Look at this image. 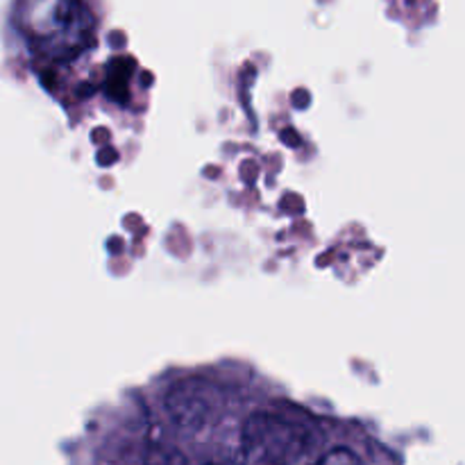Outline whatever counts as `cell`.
Instances as JSON below:
<instances>
[{"label": "cell", "mask_w": 465, "mask_h": 465, "mask_svg": "<svg viewBox=\"0 0 465 465\" xmlns=\"http://www.w3.org/2000/svg\"><path fill=\"white\" fill-rule=\"evenodd\" d=\"M313 465H363V461L352 452V450L336 448L331 450V452L322 454Z\"/></svg>", "instance_id": "cell-5"}, {"label": "cell", "mask_w": 465, "mask_h": 465, "mask_svg": "<svg viewBox=\"0 0 465 465\" xmlns=\"http://www.w3.org/2000/svg\"><path fill=\"white\" fill-rule=\"evenodd\" d=\"M221 398L207 381H184L166 395V411L180 430H203L218 413Z\"/></svg>", "instance_id": "cell-3"}, {"label": "cell", "mask_w": 465, "mask_h": 465, "mask_svg": "<svg viewBox=\"0 0 465 465\" xmlns=\"http://www.w3.org/2000/svg\"><path fill=\"white\" fill-rule=\"evenodd\" d=\"M16 23L32 50L53 59L82 53L95 27L89 0H18Z\"/></svg>", "instance_id": "cell-1"}, {"label": "cell", "mask_w": 465, "mask_h": 465, "mask_svg": "<svg viewBox=\"0 0 465 465\" xmlns=\"http://www.w3.org/2000/svg\"><path fill=\"white\" fill-rule=\"evenodd\" d=\"M207 465H221V463H207Z\"/></svg>", "instance_id": "cell-6"}, {"label": "cell", "mask_w": 465, "mask_h": 465, "mask_svg": "<svg viewBox=\"0 0 465 465\" xmlns=\"http://www.w3.org/2000/svg\"><path fill=\"white\" fill-rule=\"evenodd\" d=\"M145 465H189V463H186V459L182 457L177 450L166 448V445H157V448L150 450L148 457H145Z\"/></svg>", "instance_id": "cell-4"}, {"label": "cell", "mask_w": 465, "mask_h": 465, "mask_svg": "<svg viewBox=\"0 0 465 465\" xmlns=\"http://www.w3.org/2000/svg\"><path fill=\"white\" fill-rule=\"evenodd\" d=\"M316 445V431L302 416L280 409L259 411L241 434L243 465H295Z\"/></svg>", "instance_id": "cell-2"}]
</instances>
